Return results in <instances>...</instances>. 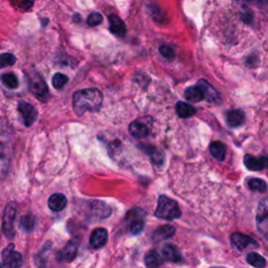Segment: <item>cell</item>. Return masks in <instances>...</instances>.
Segmentation results:
<instances>
[{
  "instance_id": "26",
  "label": "cell",
  "mask_w": 268,
  "mask_h": 268,
  "mask_svg": "<svg viewBox=\"0 0 268 268\" xmlns=\"http://www.w3.org/2000/svg\"><path fill=\"white\" fill-rule=\"evenodd\" d=\"M184 98L190 102H194V103H197V102H201L203 100V94L200 90V88L196 86L189 87L186 92H184Z\"/></svg>"
},
{
  "instance_id": "15",
  "label": "cell",
  "mask_w": 268,
  "mask_h": 268,
  "mask_svg": "<svg viewBox=\"0 0 268 268\" xmlns=\"http://www.w3.org/2000/svg\"><path fill=\"white\" fill-rule=\"evenodd\" d=\"M90 210L92 213V216L98 219H106L111 215V208H110L107 203L103 201H92L90 203Z\"/></svg>"
},
{
  "instance_id": "10",
  "label": "cell",
  "mask_w": 268,
  "mask_h": 268,
  "mask_svg": "<svg viewBox=\"0 0 268 268\" xmlns=\"http://www.w3.org/2000/svg\"><path fill=\"white\" fill-rule=\"evenodd\" d=\"M145 213L141 209H134L133 211L128 213L127 218L131 219V224H130V232L133 235H138L145 226Z\"/></svg>"
},
{
  "instance_id": "37",
  "label": "cell",
  "mask_w": 268,
  "mask_h": 268,
  "mask_svg": "<svg viewBox=\"0 0 268 268\" xmlns=\"http://www.w3.org/2000/svg\"><path fill=\"white\" fill-rule=\"evenodd\" d=\"M0 268H3V264L0 263Z\"/></svg>"
},
{
  "instance_id": "12",
  "label": "cell",
  "mask_w": 268,
  "mask_h": 268,
  "mask_svg": "<svg viewBox=\"0 0 268 268\" xmlns=\"http://www.w3.org/2000/svg\"><path fill=\"white\" fill-rule=\"evenodd\" d=\"M79 243V239L70 240V241L64 246L62 251L58 253V260L62 262H71L77 256Z\"/></svg>"
},
{
  "instance_id": "30",
  "label": "cell",
  "mask_w": 268,
  "mask_h": 268,
  "mask_svg": "<svg viewBox=\"0 0 268 268\" xmlns=\"http://www.w3.org/2000/svg\"><path fill=\"white\" fill-rule=\"evenodd\" d=\"M247 187L252 191L264 192L266 190V182L259 178H249L247 180Z\"/></svg>"
},
{
  "instance_id": "35",
  "label": "cell",
  "mask_w": 268,
  "mask_h": 268,
  "mask_svg": "<svg viewBox=\"0 0 268 268\" xmlns=\"http://www.w3.org/2000/svg\"><path fill=\"white\" fill-rule=\"evenodd\" d=\"M242 19H243L245 22L249 23V22H251V21L253 20V15H252L251 13H249V12H246V13H244V14L242 15Z\"/></svg>"
},
{
  "instance_id": "21",
  "label": "cell",
  "mask_w": 268,
  "mask_h": 268,
  "mask_svg": "<svg viewBox=\"0 0 268 268\" xmlns=\"http://www.w3.org/2000/svg\"><path fill=\"white\" fill-rule=\"evenodd\" d=\"M175 235V227L172 225H162L157 228L153 233L152 239L154 242H161L163 240H168Z\"/></svg>"
},
{
  "instance_id": "7",
  "label": "cell",
  "mask_w": 268,
  "mask_h": 268,
  "mask_svg": "<svg viewBox=\"0 0 268 268\" xmlns=\"http://www.w3.org/2000/svg\"><path fill=\"white\" fill-rule=\"evenodd\" d=\"M149 117H142L133 121L129 125V132L135 138H145L151 132V124H148L147 121Z\"/></svg>"
},
{
  "instance_id": "23",
  "label": "cell",
  "mask_w": 268,
  "mask_h": 268,
  "mask_svg": "<svg viewBox=\"0 0 268 268\" xmlns=\"http://www.w3.org/2000/svg\"><path fill=\"white\" fill-rule=\"evenodd\" d=\"M210 152L211 155L214 157L215 160L222 161L225 159V154H226V148L224 146V144H222L221 142H213L210 145Z\"/></svg>"
},
{
  "instance_id": "28",
  "label": "cell",
  "mask_w": 268,
  "mask_h": 268,
  "mask_svg": "<svg viewBox=\"0 0 268 268\" xmlns=\"http://www.w3.org/2000/svg\"><path fill=\"white\" fill-rule=\"evenodd\" d=\"M246 261L256 268H264L266 265L265 259L257 253H249L246 257Z\"/></svg>"
},
{
  "instance_id": "1",
  "label": "cell",
  "mask_w": 268,
  "mask_h": 268,
  "mask_svg": "<svg viewBox=\"0 0 268 268\" xmlns=\"http://www.w3.org/2000/svg\"><path fill=\"white\" fill-rule=\"evenodd\" d=\"M103 94L98 88H86L76 91L72 97L75 112L82 116L86 112H97L103 104Z\"/></svg>"
},
{
  "instance_id": "31",
  "label": "cell",
  "mask_w": 268,
  "mask_h": 268,
  "mask_svg": "<svg viewBox=\"0 0 268 268\" xmlns=\"http://www.w3.org/2000/svg\"><path fill=\"white\" fill-rule=\"evenodd\" d=\"M17 59L11 53H4L0 54V69L7 67V66H12L16 63Z\"/></svg>"
},
{
  "instance_id": "29",
  "label": "cell",
  "mask_w": 268,
  "mask_h": 268,
  "mask_svg": "<svg viewBox=\"0 0 268 268\" xmlns=\"http://www.w3.org/2000/svg\"><path fill=\"white\" fill-rule=\"evenodd\" d=\"M20 227L26 233H31L35 228V217L33 215H25L20 220Z\"/></svg>"
},
{
  "instance_id": "11",
  "label": "cell",
  "mask_w": 268,
  "mask_h": 268,
  "mask_svg": "<svg viewBox=\"0 0 268 268\" xmlns=\"http://www.w3.org/2000/svg\"><path fill=\"white\" fill-rule=\"evenodd\" d=\"M244 165L249 171H262L268 168V157H256L251 154L244 156Z\"/></svg>"
},
{
  "instance_id": "17",
  "label": "cell",
  "mask_w": 268,
  "mask_h": 268,
  "mask_svg": "<svg viewBox=\"0 0 268 268\" xmlns=\"http://www.w3.org/2000/svg\"><path fill=\"white\" fill-rule=\"evenodd\" d=\"M10 149L3 142H0V178H3L10 168Z\"/></svg>"
},
{
  "instance_id": "34",
  "label": "cell",
  "mask_w": 268,
  "mask_h": 268,
  "mask_svg": "<svg viewBox=\"0 0 268 268\" xmlns=\"http://www.w3.org/2000/svg\"><path fill=\"white\" fill-rule=\"evenodd\" d=\"M160 53L162 57L168 60H173L174 58V52L168 45H161L160 48Z\"/></svg>"
},
{
  "instance_id": "6",
  "label": "cell",
  "mask_w": 268,
  "mask_h": 268,
  "mask_svg": "<svg viewBox=\"0 0 268 268\" xmlns=\"http://www.w3.org/2000/svg\"><path fill=\"white\" fill-rule=\"evenodd\" d=\"M14 247V244H10L2 252V264L7 268H20L23 264L21 254L16 252Z\"/></svg>"
},
{
  "instance_id": "20",
  "label": "cell",
  "mask_w": 268,
  "mask_h": 268,
  "mask_svg": "<svg viewBox=\"0 0 268 268\" xmlns=\"http://www.w3.org/2000/svg\"><path fill=\"white\" fill-rule=\"evenodd\" d=\"M67 206V198L60 193L53 194L49 199V208L53 212H61Z\"/></svg>"
},
{
  "instance_id": "22",
  "label": "cell",
  "mask_w": 268,
  "mask_h": 268,
  "mask_svg": "<svg viewBox=\"0 0 268 268\" xmlns=\"http://www.w3.org/2000/svg\"><path fill=\"white\" fill-rule=\"evenodd\" d=\"M162 261L163 259L161 256L154 249L148 252L145 256V264L147 268H159L162 264Z\"/></svg>"
},
{
  "instance_id": "5",
  "label": "cell",
  "mask_w": 268,
  "mask_h": 268,
  "mask_svg": "<svg viewBox=\"0 0 268 268\" xmlns=\"http://www.w3.org/2000/svg\"><path fill=\"white\" fill-rule=\"evenodd\" d=\"M256 221L259 232L268 239V197L263 198L259 203Z\"/></svg>"
},
{
  "instance_id": "9",
  "label": "cell",
  "mask_w": 268,
  "mask_h": 268,
  "mask_svg": "<svg viewBox=\"0 0 268 268\" xmlns=\"http://www.w3.org/2000/svg\"><path fill=\"white\" fill-rule=\"evenodd\" d=\"M197 86L202 91L203 99H206V101L210 102V103H214V104L221 103V97L219 95V92L213 87L207 80L205 79L199 80L197 83Z\"/></svg>"
},
{
  "instance_id": "24",
  "label": "cell",
  "mask_w": 268,
  "mask_h": 268,
  "mask_svg": "<svg viewBox=\"0 0 268 268\" xmlns=\"http://www.w3.org/2000/svg\"><path fill=\"white\" fill-rule=\"evenodd\" d=\"M176 112L179 117L188 118L196 114V109L184 102H178L176 104Z\"/></svg>"
},
{
  "instance_id": "16",
  "label": "cell",
  "mask_w": 268,
  "mask_h": 268,
  "mask_svg": "<svg viewBox=\"0 0 268 268\" xmlns=\"http://www.w3.org/2000/svg\"><path fill=\"white\" fill-rule=\"evenodd\" d=\"M109 20V29L110 32H111L113 35H115L116 37H125L126 33H127V29L125 22L119 18L117 15L115 14H111L109 15L108 17Z\"/></svg>"
},
{
  "instance_id": "4",
  "label": "cell",
  "mask_w": 268,
  "mask_h": 268,
  "mask_svg": "<svg viewBox=\"0 0 268 268\" xmlns=\"http://www.w3.org/2000/svg\"><path fill=\"white\" fill-rule=\"evenodd\" d=\"M17 213V205L15 201H12L6 206L3 219H2V232L7 239H13L15 237V228H14V221Z\"/></svg>"
},
{
  "instance_id": "19",
  "label": "cell",
  "mask_w": 268,
  "mask_h": 268,
  "mask_svg": "<svg viewBox=\"0 0 268 268\" xmlns=\"http://www.w3.org/2000/svg\"><path fill=\"white\" fill-rule=\"evenodd\" d=\"M161 258L163 259V260L178 263L181 260V255L176 246L172 244H167L162 247Z\"/></svg>"
},
{
  "instance_id": "8",
  "label": "cell",
  "mask_w": 268,
  "mask_h": 268,
  "mask_svg": "<svg viewBox=\"0 0 268 268\" xmlns=\"http://www.w3.org/2000/svg\"><path fill=\"white\" fill-rule=\"evenodd\" d=\"M17 109L22 115L23 124L25 125V127H31L37 121L38 111H37V109L32 104L25 103V102H19Z\"/></svg>"
},
{
  "instance_id": "2",
  "label": "cell",
  "mask_w": 268,
  "mask_h": 268,
  "mask_svg": "<svg viewBox=\"0 0 268 268\" xmlns=\"http://www.w3.org/2000/svg\"><path fill=\"white\" fill-rule=\"evenodd\" d=\"M155 216L160 219L171 221L180 218L181 211L178 203L174 199L165 195H161L155 211Z\"/></svg>"
},
{
  "instance_id": "3",
  "label": "cell",
  "mask_w": 268,
  "mask_h": 268,
  "mask_svg": "<svg viewBox=\"0 0 268 268\" xmlns=\"http://www.w3.org/2000/svg\"><path fill=\"white\" fill-rule=\"evenodd\" d=\"M27 77H29V87L32 94L41 102L48 101L50 98V91L45 81L36 71Z\"/></svg>"
},
{
  "instance_id": "33",
  "label": "cell",
  "mask_w": 268,
  "mask_h": 268,
  "mask_svg": "<svg viewBox=\"0 0 268 268\" xmlns=\"http://www.w3.org/2000/svg\"><path fill=\"white\" fill-rule=\"evenodd\" d=\"M103 22V16H102L101 13L94 12L91 13L88 18H87V24L89 26H97Z\"/></svg>"
},
{
  "instance_id": "18",
  "label": "cell",
  "mask_w": 268,
  "mask_h": 268,
  "mask_svg": "<svg viewBox=\"0 0 268 268\" xmlns=\"http://www.w3.org/2000/svg\"><path fill=\"white\" fill-rule=\"evenodd\" d=\"M245 121V113L241 109L230 110L226 114V123L229 127L237 128L241 126Z\"/></svg>"
},
{
  "instance_id": "27",
  "label": "cell",
  "mask_w": 268,
  "mask_h": 268,
  "mask_svg": "<svg viewBox=\"0 0 268 268\" xmlns=\"http://www.w3.org/2000/svg\"><path fill=\"white\" fill-rule=\"evenodd\" d=\"M0 79H1L3 85L10 89H15L18 87V85H19V81H18L17 76L13 72L3 73Z\"/></svg>"
},
{
  "instance_id": "36",
  "label": "cell",
  "mask_w": 268,
  "mask_h": 268,
  "mask_svg": "<svg viewBox=\"0 0 268 268\" xmlns=\"http://www.w3.org/2000/svg\"><path fill=\"white\" fill-rule=\"evenodd\" d=\"M19 4L21 5L20 8H22V10H29V8L34 4V2H32V1H23V2H20Z\"/></svg>"
},
{
  "instance_id": "13",
  "label": "cell",
  "mask_w": 268,
  "mask_h": 268,
  "mask_svg": "<svg viewBox=\"0 0 268 268\" xmlns=\"http://www.w3.org/2000/svg\"><path fill=\"white\" fill-rule=\"evenodd\" d=\"M230 242L239 251H244V249L249 248L251 246H258V243L253 238L241 233H234L230 235Z\"/></svg>"
},
{
  "instance_id": "14",
  "label": "cell",
  "mask_w": 268,
  "mask_h": 268,
  "mask_svg": "<svg viewBox=\"0 0 268 268\" xmlns=\"http://www.w3.org/2000/svg\"><path fill=\"white\" fill-rule=\"evenodd\" d=\"M107 241H108V232L103 227H99L91 233L89 244L92 248L99 249L101 247H103L107 243Z\"/></svg>"
},
{
  "instance_id": "38",
  "label": "cell",
  "mask_w": 268,
  "mask_h": 268,
  "mask_svg": "<svg viewBox=\"0 0 268 268\" xmlns=\"http://www.w3.org/2000/svg\"><path fill=\"white\" fill-rule=\"evenodd\" d=\"M212 268H223V267H212Z\"/></svg>"
},
{
  "instance_id": "25",
  "label": "cell",
  "mask_w": 268,
  "mask_h": 268,
  "mask_svg": "<svg viewBox=\"0 0 268 268\" xmlns=\"http://www.w3.org/2000/svg\"><path fill=\"white\" fill-rule=\"evenodd\" d=\"M144 151L150 156L152 162L156 165H161L163 161V156L160 150H157L155 147L152 146H142Z\"/></svg>"
},
{
  "instance_id": "32",
  "label": "cell",
  "mask_w": 268,
  "mask_h": 268,
  "mask_svg": "<svg viewBox=\"0 0 268 268\" xmlns=\"http://www.w3.org/2000/svg\"><path fill=\"white\" fill-rule=\"evenodd\" d=\"M53 86L56 88V89H61L63 88L64 86H65L67 84V82H68V77L65 76V75H63V73H56V75H54L53 77Z\"/></svg>"
}]
</instances>
